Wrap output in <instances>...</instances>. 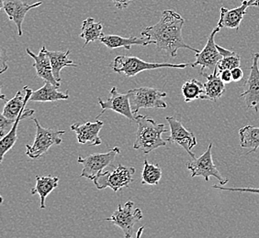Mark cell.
Here are the masks:
<instances>
[{
  "mask_svg": "<svg viewBox=\"0 0 259 238\" xmlns=\"http://www.w3.org/2000/svg\"><path fill=\"white\" fill-rule=\"evenodd\" d=\"M219 76L221 80H222L225 84H230L231 82H233L232 71H231V70H223V71H220Z\"/></svg>",
  "mask_w": 259,
  "mask_h": 238,
  "instance_id": "4dcf8cb0",
  "label": "cell"
},
{
  "mask_svg": "<svg viewBox=\"0 0 259 238\" xmlns=\"http://www.w3.org/2000/svg\"><path fill=\"white\" fill-rule=\"evenodd\" d=\"M135 121L138 129L134 149L148 154L166 145V140L162 139V135L168 132V129H165L164 124H156L150 116L138 114L135 115Z\"/></svg>",
  "mask_w": 259,
  "mask_h": 238,
  "instance_id": "7a4b0ae2",
  "label": "cell"
},
{
  "mask_svg": "<svg viewBox=\"0 0 259 238\" xmlns=\"http://www.w3.org/2000/svg\"><path fill=\"white\" fill-rule=\"evenodd\" d=\"M59 178L54 176H36V185L34 188L30 191L31 195L39 194L40 198V210H44L46 207L45 200L46 197L58 187Z\"/></svg>",
  "mask_w": 259,
  "mask_h": 238,
  "instance_id": "7402d4cb",
  "label": "cell"
},
{
  "mask_svg": "<svg viewBox=\"0 0 259 238\" xmlns=\"http://www.w3.org/2000/svg\"><path fill=\"white\" fill-rule=\"evenodd\" d=\"M221 54L223 55V59L220 61L217 65L218 71L223 70H233L236 67H240L241 65V57L238 53L232 50H226L225 48L217 45Z\"/></svg>",
  "mask_w": 259,
  "mask_h": 238,
  "instance_id": "83f0119b",
  "label": "cell"
},
{
  "mask_svg": "<svg viewBox=\"0 0 259 238\" xmlns=\"http://www.w3.org/2000/svg\"><path fill=\"white\" fill-rule=\"evenodd\" d=\"M162 178V169L158 164H151L145 159L144 169L142 172V184L148 185H157Z\"/></svg>",
  "mask_w": 259,
  "mask_h": 238,
  "instance_id": "f1b7e54d",
  "label": "cell"
},
{
  "mask_svg": "<svg viewBox=\"0 0 259 238\" xmlns=\"http://www.w3.org/2000/svg\"><path fill=\"white\" fill-rule=\"evenodd\" d=\"M212 187L214 189H219L222 191H228V192H239V193H251V194H259L258 188H226L224 187L223 185H212Z\"/></svg>",
  "mask_w": 259,
  "mask_h": 238,
  "instance_id": "f546056e",
  "label": "cell"
},
{
  "mask_svg": "<svg viewBox=\"0 0 259 238\" xmlns=\"http://www.w3.org/2000/svg\"><path fill=\"white\" fill-rule=\"evenodd\" d=\"M221 30L220 27L215 28L209 34L207 43L205 45L203 50H200L196 53V61L190 66L192 68H196L197 66H200L199 74L203 75L205 78L209 75H212L215 71H217V65L221 60L223 59V55L221 54L217 44L215 43V35Z\"/></svg>",
  "mask_w": 259,
  "mask_h": 238,
  "instance_id": "8992f818",
  "label": "cell"
},
{
  "mask_svg": "<svg viewBox=\"0 0 259 238\" xmlns=\"http://www.w3.org/2000/svg\"><path fill=\"white\" fill-rule=\"evenodd\" d=\"M36 125V135L32 145H26V155L30 159H39L46 153L52 146L60 145L63 141L61 138L65 133V130L46 129L41 127L37 118H32Z\"/></svg>",
  "mask_w": 259,
  "mask_h": 238,
  "instance_id": "277c9868",
  "label": "cell"
},
{
  "mask_svg": "<svg viewBox=\"0 0 259 238\" xmlns=\"http://www.w3.org/2000/svg\"><path fill=\"white\" fill-rule=\"evenodd\" d=\"M212 143H209V147L204 153L199 158H195L192 161L187 163V168L191 172V177L194 178L197 176H201L206 182H209V177H214L219 181L220 185L225 186L228 183V180L223 177L219 170L216 168L211 155Z\"/></svg>",
  "mask_w": 259,
  "mask_h": 238,
  "instance_id": "9c48e42d",
  "label": "cell"
},
{
  "mask_svg": "<svg viewBox=\"0 0 259 238\" xmlns=\"http://www.w3.org/2000/svg\"><path fill=\"white\" fill-rule=\"evenodd\" d=\"M143 230H144V227H141V228L138 230V233L136 234V236H137V237H140V236H141V234L143 233Z\"/></svg>",
  "mask_w": 259,
  "mask_h": 238,
  "instance_id": "836d02e7",
  "label": "cell"
},
{
  "mask_svg": "<svg viewBox=\"0 0 259 238\" xmlns=\"http://www.w3.org/2000/svg\"><path fill=\"white\" fill-rule=\"evenodd\" d=\"M184 23V19L174 10H164L159 21L155 25L146 27L142 31V37L152 41L158 51L164 50L172 58L177 56L180 49H189L197 53L199 50L184 41L182 36Z\"/></svg>",
  "mask_w": 259,
  "mask_h": 238,
  "instance_id": "6da1fadb",
  "label": "cell"
},
{
  "mask_svg": "<svg viewBox=\"0 0 259 238\" xmlns=\"http://www.w3.org/2000/svg\"><path fill=\"white\" fill-rule=\"evenodd\" d=\"M119 154H120V148L115 147L107 153L91 154L85 158L79 156L77 162L83 166L80 177L93 181L106 167L112 166L116 156Z\"/></svg>",
  "mask_w": 259,
  "mask_h": 238,
  "instance_id": "ba28073f",
  "label": "cell"
},
{
  "mask_svg": "<svg viewBox=\"0 0 259 238\" xmlns=\"http://www.w3.org/2000/svg\"><path fill=\"white\" fill-rule=\"evenodd\" d=\"M253 65L250 67L248 79L244 84V92L241 97L244 98L247 108H254L255 112L259 108V53L253 55Z\"/></svg>",
  "mask_w": 259,
  "mask_h": 238,
  "instance_id": "4fadbf2b",
  "label": "cell"
},
{
  "mask_svg": "<svg viewBox=\"0 0 259 238\" xmlns=\"http://www.w3.org/2000/svg\"><path fill=\"white\" fill-rule=\"evenodd\" d=\"M110 98L107 101H103L100 97L98 98L99 104L101 106V111L100 114L97 115V118L100 117L106 111L111 110L123 115L131 121H135V114H134L131 106L128 93L121 94L118 91L117 87H112L110 91Z\"/></svg>",
  "mask_w": 259,
  "mask_h": 238,
  "instance_id": "7c38bea8",
  "label": "cell"
},
{
  "mask_svg": "<svg viewBox=\"0 0 259 238\" xmlns=\"http://www.w3.org/2000/svg\"><path fill=\"white\" fill-rule=\"evenodd\" d=\"M42 4L41 1L33 4H29L21 0H1V10H4L9 17V20L13 21L17 26L19 36L23 35L22 24L25 19V16L30 10L38 8Z\"/></svg>",
  "mask_w": 259,
  "mask_h": 238,
  "instance_id": "5bb4252c",
  "label": "cell"
},
{
  "mask_svg": "<svg viewBox=\"0 0 259 238\" xmlns=\"http://www.w3.org/2000/svg\"><path fill=\"white\" fill-rule=\"evenodd\" d=\"M100 40L102 44H104L109 49L125 48L126 50H130L135 45L145 47V46L153 44L152 41H150L144 37L143 38H137V37L124 38L119 35H103Z\"/></svg>",
  "mask_w": 259,
  "mask_h": 238,
  "instance_id": "d6986e66",
  "label": "cell"
},
{
  "mask_svg": "<svg viewBox=\"0 0 259 238\" xmlns=\"http://www.w3.org/2000/svg\"><path fill=\"white\" fill-rule=\"evenodd\" d=\"M102 121L87 122L85 124L75 123L71 126V130L75 132L77 141L79 144H89L91 146H100L102 144V139H100V132L103 128Z\"/></svg>",
  "mask_w": 259,
  "mask_h": 238,
  "instance_id": "2e32d148",
  "label": "cell"
},
{
  "mask_svg": "<svg viewBox=\"0 0 259 238\" xmlns=\"http://www.w3.org/2000/svg\"><path fill=\"white\" fill-rule=\"evenodd\" d=\"M32 92L33 91L28 86H24L23 89L19 91L12 99L7 101L1 114L7 119L15 121L30 100Z\"/></svg>",
  "mask_w": 259,
  "mask_h": 238,
  "instance_id": "ac0fdd59",
  "label": "cell"
},
{
  "mask_svg": "<svg viewBox=\"0 0 259 238\" xmlns=\"http://www.w3.org/2000/svg\"><path fill=\"white\" fill-rule=\"evenodd\" d=\"M165 120L168 122L171 131L169 137L165 139L166 142L179 145L192 159H195L196 156L194 152H192V149L197 146L198 141L194 133L186 129L182 123L174 116H166Z\"/></svg>",
  "mask_w": 259,
  "mask_h": 238,
  "instance_id": "8fae6325",
  "label": "cell"
},
{
  "mask_svg": "<svg viewBox=\"0 0 259 238\" xmlns=\"http://www.w3.org/2000/svg\"><path fill=\"white\" fill-rule=\"evenodd\" d=\"M181 91L185 102L189 103L191 101L201 98V96L204 94V84H202L198 80H189L183 84Z\"/></svg>",
  "mask_w": 259,
  "mask_h": 238,
  "instance_id": "4316f807",
  "label": "cell"
},
{
  "mask_svg": "<svg viewBox=\"0 0 259 238\" xmlns=\"http://www.w3.org/2000/svg\"><path fill=\"white\" fill-rule=\"evenodd\" d=\"M130 103L134 114H138L140 109L145 108H166L167 104L164 101L166 93L151 87H140L129 90Z\"/></svg>",
  "mask_w": 259,
  "mask_h": 238,
  "instance_id": "5b68a950",
  "label": "cell"
},
{
  "mask_svg": "<svg viewBox=\"0 0 259 238\" xmlns=\"http://www.w3.org/2000/svg\"><path fill=\"white\" fill-rule=\"evenodd\" d=\"M26 52L30 55L32 59L34 60L33 67L36 70V75L44 80L45 82H49L53 85L60 87V84L54 76L53 74V68L51 65V60L49 55L47 53V49L45 46H42L39 54H35L31 50L27 48Z\"/></svg>",
  "mask_w": 259,
  "mask_h": 238,
  "instance_id": "e0dca14e",
  "label": "cell"
},
{
  "mask_svg": "<svg viewBox=\"0 0 259 238\" xmlns=\"http://www.w3.org/2000/svg\"><path fill=\"white\" fill-rule=\"evenodd\" d=\"M204 84V94L201 96V100H209L215 102L220 99L225 91V84L221 80L219 71H215L212 75L206 77Z\"/></svg>",
  "mask_w": 259,
  "mask_h": 238,
  "instance_id": "603a6c76",
  "label": "cell"
},
{
  "mask_svg": "<svg viewBox=\"0 0 259 238\" xmlns=\"http://www.w3.org/2000/svg\"><path fill=\"white\" fill-rule=\"evenodd\" d=\"M69 98L68 91L63 93L59 91V87L45 82V85L37 91L32 92L30 101L32 102H55L59 100H67Z\"/></svg>",
  "mask_w": 259,
  "mask_h": 238,
  "instance_id": "44dd1931",
  "label": "cell"
},
{
  "mask_svg": "<svg viewBox=\"0 0 259 238\" xmlns=\"http://www.w3.org/2000/svg\"><path fill=\"white\" fill-rule=\"evenodd\" d=\"M134 206L135 203L128 201L123 206L119 205L110 217L105 219V221L111 222L116 226L120 227L126 238L132 237L135 223L143 219L142 210L140 208L134 210Z\"/></svg>",
  "mask_w": 259,
  "mask_h": 238,
  "instance_id": "30bf717a",
  "label": "cell"
},
{
  "mask_svg": "<svg viewBox=\"0 0 259 238\" xmlns=\"http://www.w3.org/2000/svg\"><path fill=\"white\" fill-rule=\"evenodd\" d=\"M240 146L251 149L250 152L256 151L259 148V128L246 126L239 129ZM249 152V153H250Z\"/></svg>",
  "mask_w": 259,
  "mask_h": 238,
  "instance_id": "484cf974",
  "label": "cell"
},
{
  "mask_svg": "<svg viewBox=\"0 0 259 238\" xmlns=\"http://www.w3.org/2000/svg\"><path fill=\"white\" fill-rule=\"evenodd\" d=\"M118 10H125L129 7L132 0H111Z\"/></svg>",
  "mask_w": 259,
  "mask_h": 238,
  "instance_id": "d6a6232c",
  "label": "cell"
},
{
  "mask_svg": "<svg viewBox=\"0 0 259 238\" xmlns=\"http://www.w3.org/2000/svg\"><path fill=\"white\" fill-rule=\"evenodd\" d=\"M47 53L51 60V65L53 68V74L56 81L61 83V71L65 67H77L73 61L69 59L70 50L66 52L63 51H49Z\"/></svg>",
  "mask_w": 259,
  "mask_h": 238,
  "instance_id": "cb8c5ba5",
  "label": "cell"
},
{
  "mask_svg": "<svg viewBox=\"0 0 259 238\" xmlns=\"http://www.w3.org/2000/svg\"><path fill=\"white\" fill-rule=\"evenodd\" d=\"M250 7H259V0H243L240 7L233 10L222 7L220 10L221 14L218 27L221 29L227 28L238 30L244 15L246 14V10Z\"/></svg>",
  "mask_w": 259,
  "mask_h": 238,
  "instance_id": "9a60e30c",
  "label": "cell"
},
{
  "mask_svg": "<svg viewBox=\"0 0 259 238\" xmlns=\"http://www.w3.org/2000/svg\"><path fill=\"white\" fill-rule=\"evenodd\" d=\"M34 110L25 109V107L20 112L19 116L16 119L15 123L12 126V128L10 129V132L8 134L5 135L1 140H0V151H1V157H0V161L2 163L4 156L7 152H9L10 149H12V147L15 145L18 139V126L20 121L22 119L28 118L30 115L34 114Z\"/></svg>",
  "mask_w": 259,
  "mask_h": 238,
  "instance_id": "ffe728a7",
  "label": "cell"
},
{
  "mask_svg": "<svg viewBox=\"0 0 259 238\" xmlns=\"http://www.w3.org/2000/svg\"><path fill=\"white\" fill-rule=\"evenodd\" d=\"M103 25L101 23H97L93 18H88L83 21L81 27V33L79 37L85 40V43L83 47L93 42L96 40H100L103 36L102 33Z\"/></svg>",
  "mask_w": 259,
  "mask_h": 238,
  "instance_id": "d4e9b609",
  "label": "cell"
},
{
  "mask_svg": "<svg viewBox=\"0 0 259 238\" xmlns=\"http://www.w3.org/2000/svg\"><path fill=\"white\" fill-rule=\"evenodd\" d=\"M135 173L134 167H126L119 164L112 171H102L93 180V182L99 190L110 188L114 193H117L121 189L128 187L133 183V175Z\"/></svg>",
  "mask_w": 259,
  "mask_h": 238,
  "instance_id": "52a82bcc",
  "label": "cell"
},
{
  "mask_svg": "<svg viewBox=\"0 0 259 238\" xmlns=\"http://www.w3.org/2000/svg\"><path fill=\"white\" fill-rule=\"evenodd\" d=\"M189 64H159V63H148L140 59L135 56H126L120 55L115 58L113 63L110 65L113 72L123 75L126 77H134L140 73L147 70L160 69V68H176V69H185L189 66Z\"/></svg>",
  "mask_w": 259,
  "mask_h": 238,
  "instance_id": "3957f363",
  "label": "cell"
},
{
  "mask_svg": "<svg viewBox=\"0 0 259 238\" xmlns=\"http://www.w3.org/2000/svg\"><path fill=\"white\" fill-rule=\"evenodd\" d=\"M232 71V77H233V82H239L243 79L244 77V73L243 70L240 67H236L234 69L231 70Z\"/></svg>",
  "mask_w": 259,
  "mask_h": 238,
  "instance_id": "1f68e13d",
  "label": "cell"
}]
</instances>
